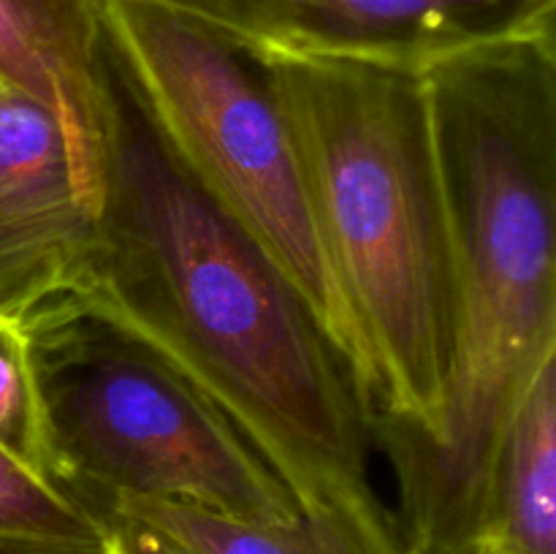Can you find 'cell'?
<instances>
[{
    "label": "cell",
    "mask_w": 556,
    "mask_h": 554,
    "mask_svg": "<svg viewBox=\"0 0 556 554\" xmlns=\"http://www.w3.org/2000/svg\"><path fill=\"white\" fill-rule=\"evenodd\" d=\"M76 299L204 394L296 508L383 503L362 380L275 261L163 147L106 38L98 248Z\"/></svg>",
    "instance_id": "obj_1"
},
{
    "label": "cell",
    "mask_w": 556,
    "mask_h": 554,
    "mask_svg": "<svg viewBox=\"0 0 556 554\" xmlns=\"http://www.w3.org/2000/svg\"><path fill=\"white\" fill-rule=\"evenodd\" d=\"M421 71L454 239L456 351L438 432L378 451L410 554H478L494 449L556 345V65L503 30Z\"/></svg>",
    "instance_id": "obj_2"
},
{
    "label": "cell",
    "mask_w": 556,
    "mask_h": 554,
    "mask_svg": "<svg viewBox=\"0 0 556 554\" xmlns=\"http://www.w3.org/2000/svg\"><path fill=\"white\" fill-rule=\"evenodd\" d=\"M250 52L291 125L362 340L375 449L432 438L454 369L456 275L424 71L296 43Z\"/></svg>",
    "instance_id": "obj_3"
},
{
    "label": "cell",
    "mask_w": 556,
    "mask_h": 554,
    "mask_svg": "<svg viewBox=\"0 0 556 554\" xmlns=\"http://www.w3.org/2000/svg\"><path fill=\"white\" fill-rule=\"evenodd\" d=\"M41 394L52 478L98 514L114 498L286 521L296 500L233 424L79 299L22 324Z\"/></svg>",
    "instance_id": "obj_4"
},
{
    "label": "cell",
    "mask_w": 556,
    "mask_h": 554,
    "mask_svg": "<svg viewBox=\"0 0 556 554\" xmlns=\"http://www.w3.org/2000/svg\"><path fill=\"white\" fill-rule=\"evenodd\" d=\"M98 11L109 54L157 139L293 282L367 391L362 340L261 60L226 33L163 5L98 0Z\"/></svg>",
    "instance_id": "obj_5"
},
{
    "label": "cell",
    "mask_w": 556,
    "mask_h": 554,
    "mask_svg": "<svg viewBox=\"0 0 556 554\" xmlns=\"http://www.w3.org/2000/svg\"><path fill=\"white\" fill-rule=\"evenodd\" d=\"M98 248V215L76 179L63 123L0 81V318L25 324L76 299Z\"/></svg>",
    "instance_id": "obj_6"
},
{
    "label": "cell",
    "mask_w": 556,
    "mask_h": 554,
    "mask_svg": "<svg viewBox=\"0 0 556 554\" xmlns=\"http://www.w3.org/2000/svg\"><path fill=\"white\" fill-rule=\"evenodd\" d=\"M101 76L98 0H0V81L58 114L81 196L96 215Z\"/></svg>",
    "instance_id": "obj_7"
},
{
    "label": "cell",
    "mask_w": 556,
    "mask_h": 554,
    "mask_svg": "<svg viewBox=\"0 0 556 554\" xmlns=\"http://www.w3.org/2000/svg\"><path fill=\"white\" fill-rule=\"evenodd\" d=\"M261 3L271 30L266 43H296V47L326 49V52L400 60L421 68L440 52L503 33L527 0H261Z\"/></svg>",
    "instance_id": "obj_8"
},
{
    "label": "cell",
    "mask_w": 556,
    "mask_h": 554,
    "mask_svg": "<svg viewBox=\"0 0 556 554\" xmlns=\"http://www.w3.org/2000/svg\"><path fill=\"white\" fill-rule=\"evenodd\" d=\"M103 514L144 521L190 554H410L386 503L299 508L286 521H250L166 500L114 498L98 508Z\"/></svg>",
    "instance_id": "obj_9"
},
{
    "label": "cell",
    "mask_w": 556,
    "mask_h": 554,
    "mask_svg": "<svg viewBox=\"0 0 556 554\" xmlns=\"http://www.w3.org/2000/svg\"><path fill=\"white\" fill-rule=\"evenodd\" d=\"M478 554H556V345L494 449Z\"/></svg>",
    "instance_id": "obj_10"
},
{
    "label": "cell",
    "mask_w": 556,
    "mask_h": 554,
    "mask_svg": "<svg viewBox=\"0 0 556 554\" xmlns=\"http://www.w3.org/2000/svg\"><path fill=\"white\" fill-rule=\"evenodd\" d=\"M106 519L0 451V554H103Z\"/></svg>",
    "instance_id": "obj_11"
},
{
    "label": "cell",
    "mask_w": 556,
    "mask_h": 554,
    "mask_svg": "<svg viewBox=\"0 0 556 554\" xmlns=\"http://www.w3.org/2000/svg\"><path fill=\"white\" fill-rule=\"evenodd\" d=\"M0 451L54 483L27 335L22 324L5 318H0Z\"/></svg>",
    "instance_id": "obj_12"
},
{
    "label": "cell",
    "mask_w": 556,
    "mask_h": 554,
    "mask_svg": "<svg viewBox=\"0 0 556 554\" xmlns=\"http://www.w3.org/2000/svg\"><path fill=\"white\" fill-rule=\"evenodd\" d=\"M141 3L163 5V9L193 16V20L226 33L244 49H255L271 38L269 20H266L261 0H141Z\"/></svg>",
    "instance_id": "obj_13"
},
{
    "label": "cell",
    "mask_w": 556,
    "mask_h": 554,
    "mask_svg": "<svg viewBox=\"0 0 556 554\" xmlns=\"http://www.w3.org/2000/svg\"><path fill=\"white\" fill-rule=\"evenodd\" d=\"M103 519H106L103 554H190L174 538L163 536L144 521L119 514H103Z\"/></svg>",
    "instance_id": "obj_14"
},
{
    "label": "cell",
    "mask_w": 556,
    "mask_h": 554,
    "mask_svg": "<svg viewBox=\"0 0 556 554\" xmlns=\"http://www.w3.org/2000/svg\"><path fill=\"white\" fill-rule=\"evenodd\" d=\"M505 33L530 41L556 65V0H527Z\"/></svg>",
    "instance_id": "obj_15"
}]
</instances>
